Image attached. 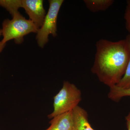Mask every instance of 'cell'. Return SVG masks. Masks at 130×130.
I'll return each instance as SVG.
<instances>
[{"label": "cell", "instance_id": "obj_8", "mask_svg": "<svg viewBox=\"0 0 130 130\" xmlns=\"http://www.w3.org/2000/svg\"><path fill=\"white\" fill-rule=\"evenodd\" d=\"M83 2L86 8L93 12L106 11L114 2L113 0H84Z\"/></svg>", "mask_w": 130, "mask_h": 130}, {"label": "cell", "instance_id": "obj_7", "mask_svg": "<svg viewBox=\"0 0 130 130\" xmlns=\"http://www.w3.org/2000/svg\"><path fill=\"white\" fill-rule=\"evenodd\" d=\"M50 125L45 130H72V111L53 118Z\"/></svg>", "mask_w": 130, "mask_h": 130}, {"label": "cell", "instance_id": "obj_1", "mask_svg": "<svg viewBox=\"0 0 130 130\" xmlns=\"http://www.w3.org/2000/svg\"><path fill=\"white\" fill-rule=\"evenodd\" d=\"M91 72L100 82L109 88L116 85L125 72L130 57V48L127 38L113 42L98 40Z\"/></svg>", "mask_w": 130, "mask_h": 130}, {"label": "cell", "instance_id": "obj_9", "mask_svg": "<svg viewBox=\"0 0 130 130\" xmlns=\"http://www.w3.org/2000/svg\"><path fill=\"white\" fill-rule=\"evenodd\" d=\"M109 88L108 97L113 101L118 102L122 98L130 96V88L123 89L114 86Z\"/></svg>", "mask_w": 130, "mask_h": 130}, {"label": "cell", "instance_id": "obj_6", "mask_svg": "<svg viewBox=\"0 0 130 130\" xmlns=\"http://www.w3.org/2000/svg\"><path fill=\"white\" fill-rule=\"evenodd\" d=\"M72 130H95L89 123L88 113L78 106L72 110Z\"/></svg>", "mask_w": 130, "mask_h": 130}, {"label": "cell", "instance_id": "obj_3", "mask_svg": "<svg viewBox=\"0 0 130 130\" xmlns=\"http://www.w3.org/2000/svg\"><path fill=\"white\" fill-rule=\"evenodd\" d=\"M81 92L74 84L63 82L62 88L54 96L53 112L48 116L52 119L58 115L72 111L82 100Z\"/></svg>", "mask_w": 130, "mask_h": 130}, {"label": "cell", "instance_id": "obj_11", "mask_svg": "<svg viewBox=\"0 0 130 130\" xmlns=\"http://www.w3.org/2000/svg\"><path fill=\"white\" fill-rule=\"evenodd\" d=\"M129 42L130 48V35L126 37ZM115 86L120 88L127 89L130 88V57L125 72L121 80Z\"/></svg>", "mask_w": 130, "mask_h": 130}, {"label": "cell", "instance_id": "obj_2", "mask_svg": "<svg viewBox=\"0 0 130 130\" xmlns=\"http://www.w3.org/2000/svg\"><path fill=\"white\" fill-rule=\"evenodd\" d=\"M11 20L6 19L2 23V29L3 38L2 41L6 44L11 40H14L16 44L24 41L26 35L33 32L37 33L38 29L30 20L26 19L18 12L12 16Z\"/></svg>", "mask_w": 130, "mask_h": 130}, {"label": "cell", "instance_id": "obj_12", "mask_svg": "<svg viewBox=\"0 0 130 130\" xmlns=\"http://www.w3.org/2000/svg\"><path fill=\"white\" fill-rule=\"evenodd\" d=\"M124 19L125 21L126 28L130 35V0L126 1Z\"/></svg>", "mask_w": 130, "mask_h": 130}, {"label": "cell", "instance_id": "obj_13", "mask_svg": "<svg viewBox=\"0 0 130 130\" xmlns=\"http://www.w3.org/2000/svg\"><path fill=\"white\" fill-rule=\"evenodd\" d=\"M125 120L126 121V126L128 130H130V112L128 115L125 117Z\"/></svg>", "mask_w": 130, "mask_h": 130}, {"label": "cell", "instance_id": "obj_14", "mask_svg": "<svg viewBox=\"0 0 130 130\" xmlns=\"http://www.w3.org/2000/svg\"><path fill=\"white\" fill-rule=\"evenodd\" d=\"M2 36V31L1 29H0V36ZM6 45V44L3 43L2 41H0V54L2 52Z\"/></svg>", "mask_w": 130, "mask_h": 130}, {"label": "cell", "instance_id": "obj_4", "mask_svg": "<svg viewBox=\"0 0 130 130\" xmlns=\"http://www.w3.org/2000/svg\"><path fill=\"white\" fill-rule=\"evenodd\" d=\"M64 1L50 0L49 7L41 27L37 32L36 40L39 46L43 48L48 42V36H57V21L58 13Z\"/></svg>", "mask_w": 130, "mask_h": 130}, {"label": "cell", "instance_id": "obj_10", "mask_svg": "<svg viewBox=\"0 0 130 130\" xmlns=\"http://www.w3.org/2000/svg\"><path fill=\"white\" fill-rule=\"evenodd\" d=\"M0 6L6 9L12 16L21 8V0H0Z\"/></svg>", "mask_w": 130, "mask_h": 130}, {"label": "cell", "instance_id": "obj_5", "mask_svg": "<svg viewBox=\"0 0 130 130\" xmlns=\"http://www.w3.org/2000/svg\"><path fill=\"white\" fill-rule=\"evenodd\" d=\"M21 8H23L37 28L40 29L46 16V11L42 0H21Z\"/></svg>", "mask_w": 130, "mask_h": 130}]
</instances>
